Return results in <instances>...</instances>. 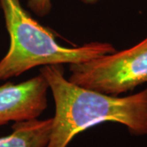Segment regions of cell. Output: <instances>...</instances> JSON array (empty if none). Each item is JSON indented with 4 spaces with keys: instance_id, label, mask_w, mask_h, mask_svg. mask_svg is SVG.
I'll return each mask as SVG.
<instances>
[{
    "instance_id": "obj_1",
    "label": "cell",
    "mask_w": 147,
    "mask_h": 147,
    "mask_svg": "<svg viewBox=\"0 0 147 147\" xmlns=\"http://www.w3.org/2000/svg\"><path fill=\"white\" fill-rule=\"evenodd\" d=\"M52 91L55 115L47 147H67L85 130L105 122L122 124L133 136L147 135V87L126 96L101 93L65 78L63 65L42 66Z\"/></svg>"
},
{
    "instance_id": "obj_2",
    "label": "cell",
    "mask_w": 147,
    "mask_h": 147,
    "mask_svg": "<svg viewBox=\"0 0 147 147\" xmlns=\"http://www.w3.org/2000/svg\"><path fill=\"white\" fill-rule=\"evenodd\" d=\"M0 7L10 37L9 49L0 61V81L20 76L38 66L83 63L116 52L112 44L105 42L63 47L53 32L30 16L20 0H0Z\"/></svg>"
},
{
    "instance_id": "obj_3",
    "label": "cell",
    "mask_w": 147,
    "mask_h": 147,
    "mask_svg": "<svg viewBox=\"0 0 147 147\" xmlns=\"http://www.w3.org/2000/svg\"><path fill=\"white\" fill-rule=\"evenodd\" d=\"M73 84L119 96L147 83V36L133 47L83 63L69 64Z\"/></svg>"
},
{
    "instance_id": "obj_4",
    "label": "cell",
    "mask_w": 147,
    "mask_h": 147,
    "mask_svg": "<svg viewBox=\"0 0 147 147\" xmlns=\"http://www.w3.org/2000/svg\"><path fill=\"white\" fill-rule=\"evenodd\" d=\"M48 88L41 74L20 84L0 85V127L38 118L47 108Z\"/></svg>"
},
{
    "instance_id": "obj_5",
    "label": "cell",
    "mask_w": 147,
    "mask_h": 147,
    "mask_svg": "<svg viewBox=\"0 0 147 147\" xmlns=\"http://www.w3.org/2000/svg\"><path fill=\"white\" fill-rule=\"evenodd\" d=\"M53 118L15 122L12 132L0 137V147H47L53 131Z\"/></svg>"
},
{
    "instance_id": "obj_6",
    "label": "cell",
    "mask_w": 147,
    "mask_h": 147,
    "mask_svg": "<svg viewBox=\"0 0 147 147\" xmlns=\"http://www.w3.org/2000/svg\"><path fill=\"white\" fill-rule=\"evenodd\" d=\"M27 7L38 16H45L50 13L52 0H28Z\"/></svg>"
},
{
    "instance_id": "obj_7",
    "label": "cell",
    "mask_w": 147,
    "mask_h": 147,
    "mask_svg": "<svg viewBox=\"0 0 147 147\" xmlns=\"http://www.w3.org/2000/svg\"><path fill=\"white\" fill-rule=\"evenodd\" d=\"M99 1L100 0H81V2H83L85 4H95Z\"/></svg>"
}]
</instances>
